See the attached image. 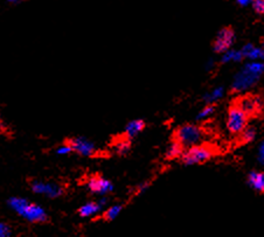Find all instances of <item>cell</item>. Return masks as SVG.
<instances>
[{
  "label": "cell",
  "instance_id": "obj_14",
  "mask_svg": "<svg viewBox=\"0 0 264 237\" xmlns=\"http://www.w3.org/2000/svg\"><path fill=\"white\" fill-rule=\"evenodd\" d=\"M145 128V123L142 119H135V121H131L128 123L125 128V136L129 138L136 137L138 133H141Z\"/></svg>",
  "mask_w": 264,
  "mask_h": 237
},
{
  "label": "cell",
  "instance_id": "obj_5",
  "mask_svg": "<svg viewBox=\"0 0 264 237\" xmlns=\"http://www.w3.org/2000/svg\"><path fill=\"white\" fill-rule=\"evenodd\" d=\"M248 116L236 104L229 109L227 118V128L231 133L237 135L247 128Z\"/></svg>",
  "mask_w": 264,
  "mask_h": 237
},
{
  "label": "cell",
  "instance_id": "obj_6",
  "mask_svg": "<svg viewBox=\"0 0 264 237\" xmlns=\"http://www.w3.org/2000/svg\"><path fill=\"white\" fill-rule=\"evenodd\" d=\"M235 104L246 113L247 116H255L260 113L264 108V100L261 96L246 95L240 97Z\"/></svg>",
  "mask_w": 264,
  "mask_h": 237
},
{
  "label": "cell",
  "instance_id": "obj_3",
  "mask_svg": "<svg viewBox=\"0 0 264 237\" xmlns=\"http://www.w3.org/2000/svg\"><path fill=\"white\" fill-rule=\"evenodd\" d=\"M205 131L201 126L186 124L180 126L175 132V141L180 142L184 148L200 145L205 138Z\"/></svg>",
  "mask_w": 264,
  "mask_h": 237
},
{
  "label": "cell",
  "instance_id": "obj_13",
  "mask_svg": "<svg viewBox=\"0 0 264 237\" xmlns=\"http://www.w3.org/2000/svg\"><path fill=\"white\" fill-rule=\"evenodd\" d=\"M248 184L257 191H264V173L263 172H250L248 175Z\"/></svg>",
  "mask_w": 264,
  "mask_h": 237
},
{
  "label": "cell",
  "instance_id": "obj_7",
  "mask_svg": "<svg viewBox=\"0 0 264 237\" xmlns=\"http://www.w3.org/2000/svg\"><path fill=\"white\" fill-rule=\"evenodd\" d=\"M31 187L35 194H40L50 199H56L63 194V188L55 183H44V181L35 180L32 183Z\"/></svg>",
  "mask_w": 264,
  "mask_h": 237
},
{
  "label": "cell",
  "instance_id": "obj_22",
  "mask_svg": "<svg viewBox=\"0 0 264 237\" xmlns=\"http://www.w3.org/2000/svg\"><path fill=\"white\" fill-rule=\"evenodd\" d=\"M253 8L257 14H264V0H253Z\"/></svg>",
  "mask_w": 264,
  "mask_h": 237
},
{
  "label": "cell",
  "instance_id": "obj_20",
  "mask_svg": "<svg viewBox=\"0 0 264 237\" xmlns=\"http://www.w3.org/2000/svg\"><path fill=\"white\" fill-rule=\"evenodd\" d=\"M256 137V130L254 128H246L241 132V141L242 142H252Z\"/></svg>",
  "mask_w": 264,
  "mask_h": 237
},
{
  "label": "cell",
  "instance_id": "obj_27",
  "mask_svg": "<svg viewBox=\"0 0 264 237\" xmlns=\"http://www.w3.org/2000/svg\"><path fill=\"white\" fill-rule=\"evenodd\" d=\"M252 1H253V0H237V2H239L241 6H246L248 4H250Z\"/></svg>",
  "mask_w": 264,
  "mask_h": 237
},
{
  "label": "cell",
  "instance_id": "obj_17",
  "mask_svg": "<svg viewBox=\"0 0 264 237\" xmlns=\"http://www.w3.org/2000/svg\"><path fill=\"white\" fill-rule=\"evenodd\" d=\"M243 55L241 53V50H234L229 49L227 50L226 53L222 54V57H221V62L222 63H228V62H241L243 60Z\"/></svg>",
  "mask_w": 264,
  "mask_h": 237
},
{
  "label": "cell",
  "instance_id": "obj_12",
  "mask_svg": "<svg viewBox=\"0 0 264 237\" xmlns=\"http://www.w3.org/2000/svg\"><path fill=\"white\" fill-rule=\"evenodd\" d=\"M241 53H242L243 57L249 58V60L253 61L264 60V51L262 48L254 46L253 44L244 45L242 49H241Z\"/></svg>",
  "mask_w": 264,
  "mask_h": 237
},
{
  "label": "cell",
  "instance_id": "obj_26",
  "mask_svg": "<svg viewBox=\"0 0 264 237\" xmlns=\"http://www.w3.org/2000/svg\"><path fill=\"white\" fill-rule=\"evenodd\" d=\"M149 183H144V184H142V185H139L138 188H137V193L138 194H142V193H144V191L148 190L149 188Z\"/></svg>",
  "mask_w": 264,
  "mask_h": 237
},
{
  "label": "cell",
  "instance_id": "obj_24",
  "mask_svg": "<svg viewBox=\"0 0 264 237\" xmlns=\"http://www.w3.org/2000/svg\"><path fill=\"white\" fill-rule=\"evenodd\" d=\"M0 237H12L11 228L4 222H0Z\"/></svg>",
  "mask_w": 264,
  "mask_h": 237
},
{
  "label": "cell",
  "instance_id": "obj_9",
  "mask_svg": "<svg viewBox=\"0 0 264 237\" xmlns=\"http://www.w3.org/2000/svg\"><path fill=\"white\" fill-rule=\"evenodd\" d=\"M69 145L73 148V151L76 152L84 157H91L96 153V146L93 142L84 137L73 138L69 142Z\"/></svg>",
  "mask_w": 264,
  "mask_h": 237
},
{
  "label": "cell",
  "instance_id": "obj_23",
  "mask_svg": "<svg viewBox=\"0 0 264 237\" xmlns=\"http://www.w3.org/2000/svg\"><path fill=\"white\" fill-rule=\"evenodd\" d=\"M73 152V148H71V146L69 145V142H66V144H62L57 147L56 150V153L60 154V155H66V154H69Z\"/></svg>",
  "mask_w": 264,
  "mask_h": 237
},
{
  "label": "cell",
  "instance_id": "obj_15",
  "mask_svg": "<svg viewBox=\"0 0 264 237\" xmlns=\"http://www.w3.org/2000/svg\"><path fill=\"white\" fill-rule=\"evenodd\" d=\"M223 94H224V88L217 87L211 90V92L205 94L204 100L207 103V104H213V103L217 102V100H220L221 98H222Z\"/></svg>",
  "mask_w": 264,
  "mask_h": 237
},
{
  "label": "cell",
  "instance_id": "obj_28",
  "mask_svg": "<svg viewBox=\"0 0 264 237\" xmlns=\"http://www.w3.org/2000/svg\"><path fill=\"white\" fill-rule=\"evenodd\" d=\"M22 1H25V0H7V2H9V4H13V5L21 4Z\"/></svg>",
  "mask_w": 264,
  "mask_h": 237
},
{
  "label": "cell",
  "instance_id": "obj_25",
  "mask_svg": "<svg viewBox=\"0 0 264 237\" xmlns=\"http://www.w3.org/2000/svg\"><path fill=\"white\" fill-rule=\"evenodd\" d=\"M257 160H259L261 165H264V142H262V144L260 145L259 154H257Z\"/></svg>",
  "mask_w": 264,
  "mask_h": 237
},
{
  "label": "cell",
  "instance_id": "obj_18",
  "mask_svg": "<svg viewBox=\"0 0 264 237\" xmlns=\"http://www.w3.org/2000/svg\"><path fill=\"white\" fill-rule=\"evenodd\" d=\"M113 148H115V151L117 153L120 154V155H124L126 154L128 152L130 151V148H131V142L128 138L126 139H119L118 142H115V146H113Z\"/></svg>",
  "mask_w": 264,
  "mask_h": 237
},
{
  "label": "cell",
  "instance_id": "obj_1",
  "mask_svg": "<svg viewBox=\"0 0 264 237\" xmlns=\"http://www.w3.org/2000/svg\"><path fill=\"white\" fill-rule=\"evenodd\" d=\"M264 74V63L261 61H252L244 64V67L234 77L231 90L234 93H242L255 86L261 76Z\"/></svg>",
  "mask_w": 264,
  "mask_h": 237
},
{
  "label": "cell",
  "instance_id": "obj_30",
  "mask_svg": "<svg viewBox=\"0 0 264 237\" xmlns=\"http://www.w3.org/2000/svg\"><path fill=\"white\" fill-rule=\"evenodd\" d=\"M261 48H262L263 51H264V40H263V42H262V47H261Z\"/></svg>",
  "mask_w": 264,
  "mask_h": 237
},
{
  "label": "cell",
  "instance_id": "obj_4",
  "mask_svg": "<svg viewBox=\"0 0 264 237\" xmlns=\"http://www.w3.org/2000/svg\"><path fill=\"white\" fill-rule=\"evenodd\" d=\"M215 154L214 148L210 145H197L192 146V147L187 148L184 151L181 158L184 164L186 165H197V164H203V162L210 160L213 158Z\"/></svg>",
  "mask_w": 264,
  "mask_h": 237
},
{
  "label": "cell",
  "instance_id": "obj_11",
  "mask_svg": "<svg viewBox=\"0 0 264 237\" xmlns=\"http://www.w3.org/2000/svg\"><path fill=\"white\" fill-rule=\"evenodd\" d=\"M106 204V197H102V199L97 201V202H88L86 204H83V206L79 209V213L82 217L94 216L96 215V214H99Z\"/></svg>",
  "mask_w": 264,
  "mask_h": 237
},
{
  "label": "cell",
  "instance_id": "obj_19",
  "mask_svg": "<svg viewBox=\"0 0 264 237\" xmlns=\"http://www.w3.org/2000/svg\"><path fill=\"white\" fill-rule=\"evenodd\" d=\"M122 209H123V207L120 206V204H113L112 207H110V208H107L106 210V213H104V219L107 221L115 220L116 217L119 215L120 210Z\"/></svg>",
  "mask_w": 264,
  "mask_h": 237
},
{
  "label": "cell",
  "instance_id": "obj_21",
  "mask_svg": "<svg viewBox=\"0 0 264 237\" xmlns=\"http://www.w3.org/2000/svg\"><path fill=\"white\" fill-rule=\"evenodd\" d=\"M214 110L215 109H214L213 104H207L200 112H199V115L197 116V119L198 121H203V119L210 118V117L214 113Z\"/></svg>",
  "mask_w": 264,
  "mask_h": 237
},
{
  "label": "cell",
  "instance_id": "obj_2",
  "mask_svg": "<svg viewBox=\"0 0 264 237\" xmlns=\"http://www.w3.org/2000/svg\"><path fill=\"white\" fill-rule=\"evenodd\" d=\"M8 206L29 222H45L47 220V213L45 209L39 204L29 202L25 197H11L8 200Z\"/></svg>",
  "mask_w": 264,
  "mask_h": 237
},
{
  "label": "cell",
  "instance_id": "obj_8",
  "mask_svg": "<svg viewBox=\"0 0 264 237\" xmlns=\"http://www.w3.org/2000/svg\"><path fill=\"white\" fill-rule=\"evenodd\" d=\"M234 41H235V33H234L233 28L224 27L217 33L216 38L214 41V50L219 54L226 53L227 50L230 49L233 46Z\"/></svg>",
  "mask_w": 264,
  "mask_h": 237
},
{
  "label": "cell",
  "instance_id": "obj_16",
  "mask_svg": "<svg viewBox=\"0 0 264 237\" xmlns=\"http://www.w3.org/2000/svg\"><path fill=\"white\" fill-rule=\"evenodd\" d=\"M182 153H184V147H182L180 142H178L177 141H173L167 147V151H166V158L175 159V158L181 157Z\"/></svg>",
  "mask_w": 264,
  "mask_h": 237
},
{
  "label": "cell",
  "instance_id": "obj_10",
  "mask_svg": "<svg viewBox=\"0 0 264 237\" xmlns=\"http://www.w3.org/2000/svg\"><path fill=\"white\" fill-rule=\"evenodd\" d=\"M88 188L91 193L103 196L113 190V185L111 181L102 177H93L88 181Z\"/></svg>",
  "mask_w": 264,
  "mask_h": 237
},
{
  "label": "cell",
  "instance_id": "obj_29",
  "mask_svg": "<svg viewBox=\"0 0 264 237\" xmlns=\"http://www.w3.org/2000/svg\"><path fill=\"white\" fill-rule=\"evenodd\" d=\"M213 67H214V61H213V60H210V61H208L207 66H206V68H207V70H211V68H213Z\"/></svg>",
  "mask_w": 264,
  "mask_h": 237
}]
</instances>
